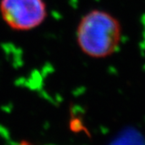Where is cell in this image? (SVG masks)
Listing matches in <instances>:
<instances>
[{
	"label": "cell",
	"instance_id": "cell-1",
	"mask_svg": "<svg viewBox=\"0 0 145 145\" xmlns=\"http://www.w3.org/2000/svg\"><path fill=\"white\" fill-rule=\"evenodd\" d=\"M76 43L88 57L104 59L119 49L122 39V26L119 19L101 9L88 12L76 27Z\"/></svg>",
	"mask_w": 145,
	"mask_h": 145
},
{
	"label": "cell",
	"instance_id": "cell-2",
	"mask_svg": "<svg viewBox=\"0 0 145 145\" xmlns=\"http://www.w3.org/2000/svg\"><path fill=\"white\" fill-rule=\"evenodd\" d=\"M0 13L12 30L30 31L45 21L47 9L44 0H1Z\"/></svg>",
	"mask_w": 145,
	"mask_h": 145
},
{
	"label": "cell",
	"instance_id": "cell-3",
	"mask_svg": "<svg viewBox=\"0 0 145 145\" xmlns=\"http://www.w3.org/2000/svg\"><path fill=\"white\" fill-rule=\"evenodd\" d=\"M109 145H145V140L137 131L129 129L122 131Z\"/></svg>",
	"mask_w": 145,
	"mask_h": 145
}]
</instances>
